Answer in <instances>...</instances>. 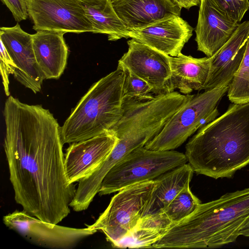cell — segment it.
<instances>
[{"label": "cell", "mask_w": 249, "mask_h": 249, "mask_svg": "<svg viewBox=\"0 0 249 249\" xmlns=\"http://www.w3.org/2000/svg\"><path fill=\"white\" fill-rule=\"evenodd\" d=\"M3 147L15 199L24 211L57 224L70 213L75 189L67 179L60 127L48 109L9 96Z\"/></svg>", "instance_id": "obj_1"}, {"label": "cell", "mask_w": 249, "mask_h": 249, "mask_svg": "<svg viewBox=\"0 0 249 249\" xmlns=\"http://www.w3.org/2000/svg\"><path fill=\"white\" fill-rule=\"evenodd\" d=\"M194 172L230 178L249 164V102L231 104L222 115L198 129L185 146Z\"/></svg>", "instance_id": "obj_2"}, {"label": "cell", "mask_w": 249, "mask_h": 249, "mask_svg": "<svg viewBox=\"0 0 249 249\" xmlns=\"http://www.w3.org/2000/svg\"><path fill=\"white\" fill-rule=\"evenodd\" d=\"M249 220V188L200 203L151 248H216L235 242Z\"/></svg>", "instance_id": "obj_3"}, {"label": "cell", "mask_w": 249, "mask_h": 249, "mask_svg": "<svg viewBox=\"0 0 249 249\" xmlns=\"http://www.w3.org/2000/svg\"><path fill=\"white\" fill-rule=\"evenodd\" d=\"M124 73L122 66L92 85L60 127L63 144L72 143L111 130L121 118Z\"/></svg>", "instance_id": "obj_4"}, {"label": "cell", "mask_w": 249, "mask_h": 249, "mask_svg": "<svg viewBox=\"0 0 249 249\" xmlns=\"http://www.w3.org/2000/svg\"><path fill=\"white\" fill-rule=\"evenodd\" d=\"M230 84L192 95L171 117L160 132L144 146L154 151H168L181 145L204 125L216 118L218 103Z\"/></svg>", "instance_id": "obj_5"}, {"label": "cell", "mask_w": 249, "mask_h": 249, "mask_svg": "<svg viewBox=\"0 0 249 249\" xmlns=\"http://www.w3.org/2000/svg\"><path fill=\"white\" fill-rule=\"evenodd\" d=\"M187 161L185 154L179 152L136 148L109 171L98 193L108 195L135 183L154 180Z\"/></svg>", "instance_id": "obj_6"}, {"label": "cell", "mask_w": 249, "mask_h": 249, "mask_svg": "<svg viewBox=\"0 0 249 249\" xmlns=\"http://www.w3.org/2000/svg\"><path fill=\"white\" fill-rule=\"evenodd\" d=\"M154 185V180L144 181L121 189L95 222L87 227L102 231L115 248L140 221Z\"/></svg>", "instance_id": "obj_7"}, {"label": "cell", "mask_w": 249, "mask_h": 249, "mask_svg": "<svg viewBox=\"0 0 249 249\" xmlns=\"http://www.w3.org/2000/svg\"><path fill=\"white\" fill-rule=\"evenodd\" d=\"M4 224L31 243L52 249H71L97 231L73 228L44 222L23 210L3 216Z\"/></svg>", "instance_id": "obj_8"}, {"label": "cell", "mask_w": 249, "mask_h": 249, "mask_svg": "<svg viewBox=\"0 0 249 249\" xmlns=\"http://www.w3.org/2000/svg\"><path fill=\"white\" fill-rule=\"evenodd\" d=\"M27 3L36 31L93 32L79 0H27Z\"/></svg>", "instance_id": "obj_9"}, {"label": "cell", "mask_w": 249, "mask_h": 249, "mask_svg": "<svg viewBox=\"0 0 249 249\" xmlns=\"http://www.w3.org/2000/svg\"><path fill=\"white\" fill-rule=\"evenodd\" d=\"M128 49L118 61L146 81L155 95L170 91V56L134 39L128 40Z\"/></svg>", "instance_id": "obj_10"}, {"label": "cell", "mask_w": 249, "mask_h": 249, "mask_svg": "<svg viewBox=\"0 0 249 249\" xmlns=\"http://www.w3.org/2000/svg\"><path fill=\"white\" fill-rule=\"evenodd\" d=\"M118 142L111 130L72 143L64 155L68 181L73 183L92 174L108 157Z\"/></svg>", "instance_id": "obj_11"}, {"label": "cell", "mask_w": 249, "mask_h": 249, "mask_svg": "<svg viewBox=\"0 0 249 249\" xmlns=\"http://www.w3.org/2000/svg\"><path fill=\"white\" fill-rule=\"evenodd\" d=\"M0 40L17 66L15 78L35 93L39 92L45 79L36 59L32 35L17 23L13 27H1Z\"/></svg>", "instance_id": "obj_12"}, {"label": "cell", "mask_w": 249, "mask_h": 249, "mask_svg": "<svg viewBox=\"0 0 249 249\" xmlns=\"http://www.w3.org/2000/svg\"><path fill=\"white\" fill-rule=\"evenodd\" d=\"M194 28L180 16L165 18L142 28L130 30V38L172 57L181 53Z\"/></svg>", "instance_id": "obj_13"}, {"label": "cell", "mask_w": 249, "mask_h": 249, "mask_svg": "<svg viewBox=\"0 0 249 249\" xmlns=\"http://www.w3.org/2000/svg\"><path fill=\"white\" fill-rule=\"evenodd\" d=\"M239 24L226 17L211 0H201L195 29L197 50L212 56L230 38Z\"/></svg>", "instance_id": "obj_14"}, {"label": "cell", "mask_w": 249, "mask_h": 249, "mask_svg": "<svg viewBox=\"0 0 249 249\" xmlns=\"http://www.w3.org/2000/svg\"><path fill=\"white\" fill-rule=\"evenodd\" d=\"M249 37V20L240 23L232 35L214 54L204 91L231 82L242 60Z\"/></svg>", "instance_id": "obj_15"}, {"label": "cell", "mask_w": 249, "mask_h": 249, "mask_svg": "<svg viewBox=\"0 0 249 249\" xmlns=\"http://www.w3.org/2000/svg\"><path fill=\"white\" fill-rule=\"evenodd\" d=\"M118 16L129 30L144 27L162 19L180 16L173 0H111Z\"/></svg>", "instance_id": "obj_16"}, {"label": "cell", "mask_w": 249, "mask_h": 249, "mask_svg": "<svg viewBox=\"0 0 249 249\" xmlns=\"http://www.w3.org/2000/svg\"><path fill=\"white\" fill-rule=\"evenodd\" d=\"M64 34L61 32L39 31L32 35L36 59L45 79L59 78L65 69L68 48Z\"/></svg>", "instance_id": "obj_17"}, {"label": "cell", "mask_w": 249, "mask_h": 249, "mask_svg": "<svg viewBox=\"0 0 249 249\" xmlns=\"http://www.w3.org/2000/svg\"><path fill=\"white\" fill-rule=\"evenodd\" d=\"M214 54L211 57L199 58L182 53L176 57L170 56V92L178 89L180 92L186 95L193 90H203L210 74Z\"/></svg>", "instance_id": "obj_18"}, {"label": "cell", "mask_w": 249, "mask_h": 249, "mask_svg": "<svg viewBox=\"0 0 249 249\" xmlns=\"http://www.w3.org/2000/svg\"><path fill=\"white\" fill-rule=\"evenodd\" d=\"M194 172L190 164L186 163L154 179L153 189L141 218L162 213L178 193L190 185Z\"/></svg>", "instance_id": "obj_19"}, {"label": "cell", "mask_w": 249, "mask_h": 249, "mask_svg": "<svg viewBox=\"0 0 249 249\" xmlns=\"http://www.w3.org/2000/svg\"><path fill=\"white\" fill-rule=\"evenodd\" d=\"M93 33L105 34L110 41L129 38V30L115 11L111 0H79Z\"/></svg>", "instance_id": "obj_20"}, {"label": "cell", "mask_w": 249, "mask_h": 249, "mask_svg": "<svg viewBox=\"0 0 249 249\" xmlns=\"http://www.w3.org/2000/svg\"><path fill=\"white\" fill-rule=\"evenodd\" d=\"M174 226L163 213L141 218L134 229L115 247L117 248H151Z\"/></svg>", "instance_id": "obj_21"}, {"label": "cell", "mask_w": 249, "mask_h": 249, "mask_svg": "<svg viewBox=\"0 0 249 249\" xmlns=\"http://www.w3.org/2000/svg\"><path fill=\"white\" fill-rule=\"evenodd\" d=\"M228 97L232 103L249 102V37L241 64L229 84Z\"/></svg>", "instance_id": "obj_22"}, {"label": "cell", "mask_w": 249, "mask_h": 249, "mask_svg": "<svg viewBox=\"0 0 249 249\" xmlns=\"http://www.w3.org/2000/svg\"><path fill=\"white\" fill-rule=\"evenodd\" d=\"M200 203L188 185L178 193L163 213L174 225L192 214Z\"/></svg>", "instance_id": "obj_23"}, {"label": "cell", "mask_w": 249, "mask_h": 249, "mask_svg": "<svg viewBox=\"0 0 249 249\" xmlns=\"http://www.w3.org/2000/svg\"><path fill=\"white\" fill-rule=\"evenodd\" d=\"M124 76L123 84L124 98H132L138 100H149L155 95L151 93V86L130 70L123 65Z\"/></svg>", "instance_id": "obj_24"}, {"label": "cell", "mask_w": 249, "mask_h": 249, "mask_svg": "<svg viewBox=\"0 0 249 249\" xmlns=\"http://www.w3.org/2000/svg\"><path fill=\"white\" fill-rule=\"evenodd\" d=\"M216 7L228 18L240 23L249 9V0H211Z\"/></svg>", "instance_id": "obj_25"}, {"label": "cell", "mask_w": 249, "mask_h": 249, "mask_svg": "<svg viewBox=\"0 0 249 249\" xmlns=\"http://www.w3.org/2000/svg\"><path fill=\"white\" fill-rule=\"evenodd\" d=\"M0 73L5 93L7 96H9L10 92L9 89V76L11 74H14L17 68V66L11 57L2 41L0 40Z\"/></svg>", "instance_id": "obj_26"}, {"label": "cell", "mask_w": 249, "mask_h": 249, "mask_svg": "<svg viewBox=\"0 0 249 249\" xmlns=\"http://www.w3.org/2000/svg\"><path fill=\"white\" fill-rule=\"evenodd\" d=\"M18 21L25 20L28 16L27 0H1Z\"/></svg>", "instance_id": "obj_27"}, {"label": "cell", "mask_w": 249, "mask_h": 249, "mask_svg": "<svg viewBox=\"0 0 249 249\" xmlns=\"http://www.w3.org/2000/svg\"><path fill=\"white\" fill-rule=\"evenodd\" d=\"M181 8L189 9L194 6L199 5L201 0H173Z\"/></svg>", "instance_id": "obj_28"}, {"label": "cell", "mask_w": 249, "mask_h": 249, "mask_svg": "<svg viewBox=\"0 0 249 249\" xmlns=\"http://www.w3.org/2000/svg\"><path fill=\"white\" fill-rule=\"evenodd\" d=\"M249 231V220L245 224L242 229H241L240 234L242 235L243 232Z\"/></svg>", "instance_id": "obj_29"}, {"label": "cell", "mask_w": 249, "mask_h": 249, "mask_svg": "<svg viewBox=\"0 0 249 249\" xmlns=\"http://www.w3.org/2000/svg\"><path fill=\"white\" fill-rule=\"evenodd\" d=\"M242 235L245 236H249V231L243 232Z\"/></svg>", "instance_id": "obj_30"}]
</instances>
